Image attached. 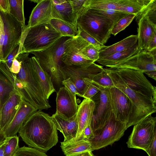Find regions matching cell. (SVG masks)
I'll return each mask as SVG.
<instances>
[{
    "label": "cell",
    "mask_w": 156,
    "mask_h": 156,
    "mask_svg": "<svg viewBox=\"0 0 156 156\" xmlns=\"http://www.w3.org/2000/svg\"><path fill=\"white\" fill-rule=\"evenodd\" d=\"M29 53H19L15 58L21 63L19 73H12L7 77L15 90L22 99L37 110L42 111L51 108L42 90L32 63Z\"/></svg>",
    "instance_id": "cell-1"
},
{
    "label": "cell",
    "mask_w": 156,
    "mask_h": 156,
    "mask_svg": "<svg viewBox=\"0 0 156 156\" xmlns=\"http://www.w3.org/2000/svg\"><path fill=\"white\" fill-rule=\"evenodd\" d=\"M18 133L30 147L45 153L58 141L57 129L51 116L41 111L33 114Z\"/></svg>",
    "instance_id": "cell-2"
},
{
    "label": "cell",
    "mask_w": 156,
    "mask_h": 156,
    "mask_svg": "<svg viewBox=\"0 0 156 156\" xmlns=\"http://www.w3.org/2000/svg\"><path fill=\"white\" fill-rule=\"evenodd\" d=\"M62 37L50 23L25 27L20 43V52L30 53L45 50Z\"/></svg>",
    "instance_id": "cell-3"
},
{
    "label": "cell",
    "mask_w": 156,
    "mask_h": 156,
    "mask_svg": "<svg viewBox=\"0 0 156 156\" xmlns=\"http://www.w3.org/2000/svg\"><path fill=\"white\" fill-rule=\"evenodd\" d=\"M116 23L111 19L89 8L77 21L80 27L101 44L106 43Z\"/></svg>",
    "instance_id": "cell-4"
},
{
    "label": "cell",
    "mask_w": 156,
    "mask_h": 156,
    "mask_svg": "<svg viewBox=\"0 0 156 156\" xmlns=\"http://www.w3.org/2000/svg\"><path fill=\"white\" fill-rule=\"evenodd\" d=\"M69 37H62L47 49L30 53L33 54L42 68L51 77L53 81L59 85L63 80L60 69L61 57L65 42Z\"/></svg>",
    "instance_id": "cell-5"
},
{
    "label": "cell",
    "mask_w": 156,
    "mask_h": 156,
    "mask_svg": "<svg viewBox=\"0 0 156 156\" xmlns=\"http://www.w3.org/2000/svg\"><path fill=\"white\" fill-rule=\"evenodd\" d=\"M104 69L111 79L115 87L124 93L132 101L136 110L137 123L156 112V104L152 99L129 88L112 68Z\"/></svg>",
    "instance_id": "cell-6"
},
{
    "label": "cell",
    "mask_w": 156,
    "mask_h": 156,
    "mask_svg": "<svg viewBox=\"0 0 156 156\" xmlns=\"http://www.w3.org/2000/svg\"><path fill=\"white\" fill-rule=\"evenodd\" d=\"M109 90L111 108L115 119L126 124L127 128L136 124V110L129 98L115 87Z\"/></svg>",
    "instance_id": "cell-7"
},
{
    "label": "cell",
    "mask_w": 156,
    "mask_h": 156,
    "mask_svg": "<svg viewBox=\"0 0 156 156\" xmlns=\"http://www.w3.org/2000/svg\"><path fill=\"white\" fill-rule=\"evenodd\" d=\"M127 129L126 124L116 120L112 114L106 124L94 132V136L88 140L91 143L93 151L98 150L119 140Z\"/></svg>",
    "instance_id": "cell-8"
},
{
    "label": "cell",
    "mask_w": 156,
    "mask_h": 156,
    "mask_svg": "<svg viewBox=\"0 0 156 156\" xmlns=\"http://www.w3.org/2000/svg\"><path fill=\"white\" fill-rule=\"evenodd\" d=\"M130 89L149 98L156 104V88L142 72L127 68H111Z\"/></svg>",
    "instance_id": "cell-9"
},
{
    "label": "cell",
    "mask_w": 156,
    "mask_h": 156,
    "mask_svg": "<svg viewBox=\"0 0 156 156\" xmlns=\"http://www.w3.org/2000/svg\"><path fill=\"white\" fill-rule=\"evenodd\" d=\"M156 133V117L150 115L134 125L126 142L129 148L145 151Z\"/></svg>",
    "instance_id": "cell-10"
},
{
    "label": "cell",
    "mask_w": 156,
    "mask_h": 156,
    "mask_svg": "<svg viewBox=\"0 0 156 156\" xmlns=\"http://www.w3.org/2000/svg\"><path fill=\"white\" fill-rule=\"evenodd\" d=\"M103 69L102 66L93 62L83 66L64 65L61 66L60 71L63 80L70 78L75 84L80 96L82 97L88 85L85 83V80H92L93 77Z\"/></svg>",
    "instance_id": "cell-11"
},
{
    "label": "cell",
    "mask_w": 156,
    "mask_h": 156,
    "mask_svg": "<svg viewBox=\"0 0 156 156\" xmlns=\"http://www.w3.org/2000/svg\"><path fill=\"white\" fill-rule=\"evenodd\" d=\"M110 68H127L140 71L156 79V49L149 52L142 50L137 54Z\"/></svg>",
    "instance_id": "cell-12"
},
{
    "label": "cell",
    "mask_w": 156,
    "mask_h": 156,
    "mask_svg": "<svg viewBox=\"0 0 156 156\" xmlns=\"http://www.w3.org/2000/svg\"><path fill=\"white\" fill-rule=\"evenodd\" d=\"M90 99L94 104L90 123L94 132L101 129L108 122L113 114L109 88H102Z\"/></svg>",
    "instance_id": "cell-13"
},
{
    "label": "cell",
    "mask_w": 156,
    "mask_h": 156,
    "mask_svg": "<svg viewBox=\"0 0 156 156\" xmlns=\"http://www.w3.org/2000/svg\"><path fill=\"white\" fill-rule=\"evenodd\" d=\"M4 26L3 62L14 47L20 44L24 30L21 24L9 13L0 11Z\"/></svg>",
    "instance_id": "cell-14"
},
{
    "label": "cell",
    "mask_w": 156,
    "mask_h": 156,
    "mask_svg": "<svg viewBox=\"0 0 156 156\" xmlns=\"http://www.w3.org/2000/svg\"><path fill=\"white\" fill-rule=\"evenodd\" d=\"M89 44L77 35L66 41L61 61L65 65L83 66L94 62L84 58L81 54L83 49Z\"/></svg>",
    "instance_id": "cell-15"
},
{
    "label": "cell",
    "mask_w": 156,
    "mask_h": 156,
    "mask_svg": "<svg viewBox=\"0 0 156 156\" xmlns=\"http://www.w3.org/2000/svg\"><path fill=\"white\" fill-rule=\"evenodd\" d=\"M56 110L55 113L69 119L75 115L78 109L76 95L70 93L65 87L60 88L57 93Z\"/></svg>",
    "instance_id": "cell-16"
},
{
    "label": "cell",
    "mask_w": 156,
    "mask_h": 156,
    "mask_svg": "<svg viewBox=\"0 0 156 156\" xmlns=\"http://www.w3.org/2000/svg\"><path fill=\"white\" fill-rule=\"evenodd\" d=\"M23 99L20 95L15 91L2 105L0 110V135L3 133L14 119Z\"/></svg>",
    "instance_id": "cell-17"
},
{
    "label": "cell",
    "mask_w": 156,
    "mask_h": 156,
    "mask_svg": "<svg viewBox=\"0 0 156 156\" xmlns=\"http://www.w3.org/2000/svg\"><path fill=\"white\" fill-rule=\"evenodd\" d=\"M38 110L23 100L14 119L4 131L6 137L16 135L20 129L34 113Z\"/></svg>",
    "instance_id": "cell-18"
},
{
    "label": "cell",
    "mask_w": 156,
    "mask_h": 156,
    "mask_svg": "<svg viewBox=\"0 0 156 156\" xmlns=\"http://www.w3.org/2000/svg\"><path fill=\"white\" fill-rule=\"evenodd\" d=\"M52 0H40L32 10L26 27L50 23L52 19Z\"/></svg>",
    "instance_id": "cell-19"
},
{
    "label": "cell",
    "mask_w": 156,
    "mask_h": 156,
    "mask_svg": "<svg viewBox=\"0 0 156 156\" xmlns=\"http://www.w3.org/2000/svg\"><path fill=\"white\" fill-rule=\"evenodd\" d=\"M94 107V102L89 99L84 98L78 105L76 113L78 129L75 137L71 139L73 140L77 141L87 125L91 123Z\"/></svg>",
    "instance_id": "cell-20"
},
{
    "label": "cell",
    "mask_w": 156,
    "mask_h": 156,
    "mask_svg": "<svg viewBox=\"0 0 156 156\" xmlns=\"http://www.w3.org/2000/svg\"><path fill=\"white\" fill-rule=\"evenodd\" d=\"M51 17L77 28L69 0H52Z\"/></svg>",
    "instance_id": "cell-21"
},
{
    "label": "cell",
    "mask_w": 156,
    "mask_h": 156,
    "mask_svg": "<svg viewBox=\"0 0 156 156\" xmlns=\"http://www.w3.org/2000/svg\"><path fill=\"white\" fill-rule=\"evenodd\" d=\"M51 117L57 129L63 134L64 137V142L75 137L78 129L76 114L69 119H65L56 113Z\"/></svg>",
    "instance_id": "cell-22"
},
{
    "label": "cell",
    "mask_w": 156,
    "mask_h": 156,
    "mask_svg": "<svg viewBox=\"0 0 156 156\" xmlns=\"http://www.w3.org/2000/svg\"><path fill=\"white\" fill-rule=\"evenodd\" d=\"M138 24L137 45L141 50H145L148 41L156 32V24L145 16L136 19Z\"/></svg>",
    "instance_id": "cell-23"
},
{
    "label": "cell",
    "mask_w": 156,
    "mask_h": 156,
    "mask_svg": "<svg viewBox=\"0 0 156 156\" xmlns=\"http://www.w3.org/2000/svg\"><path fill=\"white\" fill-rule=\"evenodd\" d=\"M31 58L39 83L46 99L48 100L51 95L55 91L51 77L42 68L34 56L32 57Z\"/></svg>",
    "instance_id": "cell-24"
},
{
    "label": "cell",
    "mask_w": 156,
    "mask_h": 156,
    "mask_svg": "<svg viewBox=\"0 0 156 156\" xmlns=\"http://www.w3.org/2000/svg\"><path fill=\"white\" fill-rule=\"evenodd\" d=\"M61 147L66 156H81L86 152L93 151L90 143L84 140L63 141L61 142Z\"/></svg>",
    "instance_id": "cell-25"
},
{
    "label": "cell",
    "mask_w": 156,
    "mask_h": 156,
    "mask_svg": "<svg viewBox=\"0 0 156 156\" xmlns=\"http://www.w3.org/2000/svg\"><path fill=\"white\" fill-rule=\"evenodd\" d=\"M141 50L138 48L137 43L130 48L125 51L99 58L96 62L103 66L108 67L127 59L137 54Z\"/></svg>",
    "instance_id": "cell-26"
},
{
    "label": "cell",
    "mask_w": 156,
    "mask_h": 156,
    "mask_svg": "<svg viewBox=\"0 0 156 156\" xmlns=\"http://www.w3.org/2000/svg\"><path fill=\"white\" fill-rule=\"evenodd\" d=\"M137 41V35L129 36L115 44L106 46L101 49L99 54V58L128 49L136 44Z\"/></svg>",
    "instance_id": "cell-27"
},
{
    "label": "cell",
    "mask_w": 156,
    "mask_h": 156,
    "mask_svg": "<svg viewBox=\"0 0 156 156\" xmlns=\"http://www.w3.org/2000/svg\"><path fill=\"white\" fill-rule=\"evenodd\" d=\"M128 0H87L88 8L97 9H111L119 11Z\"/></svg>",
    "instance_id": "cell-28"
},
{
    "label": "cell",
    "mask_w": 156,
    "mask_h": 156,
    "mask_svg": "<svg viewBox=\"0 0 156 156\" xmlns=\"http://www.w3.org/2000/svg\"><path fill=\"white\" fill-rule=\"evenodd\" d=\"M50 24L62 37H72L78 34L77 28L62 20L52 19Z\"/></svg>",
    "instance_id": "cell-29"
},
{
    "label": "cell",
    "mask_w": 156,
    "mask_h": 156,
    "mask_svg": "<svg viewBox=\"0 0 156 156\" xmlns=\"http://www.w3.org/2000/svg\"><path fill=\"white\" fill-rule=\"evenodd\" d=\"M9 13L12 16L22 25L24 29L26 27L24 13L23 0H9Z\"/></svg>",
    "instance_id": "cell-30"
},
{
    "label": "cell",
    "mask_w": 156,
    "mask_h": 156,
    "mask_svg": "<svg viewBox=\"0 0 156 156\" xmlns=\"http://www.w3.org/2000/svg\"><path fill=\"white\" fill-rule=\"evenodd\" d=\"M150 1L151 0H128L127 3L121 7L119 11L129 14H134L136 16Z\"/></svg>",
    "instance_id": "cell-31"
},
{
    "label": "cell",
    "mask_w": 156,
    "mask_h": 156,
    "mask_svg": "<svg viewBox=\"0 0 156 156\" xmlns=\"http://www.w3.org/2000/svg\"><path fill=\"white\" fill-rule=\"evenodd\" d=\"M15 91L7 78L0 70V105L1 108Z\"/></svg>",
    "instance_id": "cell-32"
},
{
    "label": "cell",
    "mask_w": 156,
    "mask_h": 156,
    "mask_svg": "<svg viewBox=\"0 0 156 156\" xmlns=\"http://www.w3.org/2000/svg\"><path fill=\"white\" fill-rule=\"evenodd\" d=\"M74 18L77 23L78 20L89 8L87 7V0H69Z\"/></svg>",
    "instance_id": "cell-33"
},
{
    "label": "cell",
    "mask_w": 156,
    "mask_h": 156,
    "mask_svg": "<svg viewBox=\"0 0 156 156\" xmlns=\"http://www.w3.org/2000/svg\"><path fill=\"white\" fill-rule=\"evenodd\" d=\"M92 80L103 88H110L115 87L111 79L104 68L102 71L95 75Z\"/></svg>",
    "instance_id": "cell-34"
},
{
    "label": "cell",
    "mask_w": 156,
    "mask_h": 156,
    "mask_svg": "<svg viewBox=\"0 0 156 156\" xmlns=\"http://www.w3.org/2000/svg\"><path fill=\"white\" fill-rule=\"evenodd\" d=\"M145 16L154 24H156V0H151L148 5L136 17V19Z\"/></svg>",
    "instance_id": "cell-35"
},
{
    "label": "cell",
    "mask_w": 156,
    "mask_h": 156,
    "mask_svg": "<svg viewBox=\"0 0 156 156\" xmlns=\"http://www.w3.org/2000/svg\"><path fill=\"white\" fill-rule=\"evenodd\" d=\"M101 49L98 47L89 44L83 49L81 54L85 58L94 62L99 58V54Z\"/></svg>",
    "instance_id": "cell-36"
},
{
    "label": "cell",
    "mask_w": 156,
    "mask_h": 156,
    "mask_svg": "<svg viewBox=\"0 0 156 156\" xmlns=\"http://www.w3.org/2000/svg\"><path fill=\"white\" fill-rule=\"evenodd\" d=\"M135 16L134 14H129L122 18L114 26L111 31V34L115 36L124 30L130 24Z\"/></svg>",
    "instance_id": "cell-37"
},
{
    "label": "cell",
    "mask_w": 156,
    "mask_h": 156,
    "mask_svg": "<svg viewBox=\"0 0 156 156\" xmlns=\"http://www.w3.org/2000/svg\"><path fill=\"white\" fill-rule=\"evenodd\" d=\"M5 146L4 156H13L19 148V137L17 135L7 137Z\"/></svg>",
    "instance_id": "cell-38"
},
{
    "label": "cell",
    "mask_w": 156,
    "mask_h": 156,
    "mask_svg": "<svg viewBox=\"0 0 156 156\" xmlns=\"http://www.w3.org/2000/svg\"><path fill=\"white\" fill-rule=\"evenodd\" d=\"M13 156H48L45 153L25 146L19 148Z\"/></svg>",
    "instance_id": "cell-39"
},
{
    "label": "cell",
    "mask_w": 156,
    "mask_h": 156,
    "mask_svg": "<svg viewBox=\"0 0 156 156\" xmlns=\"http://www.w3.org/2000/svg\"><path fill=\"white\" fill-rule=\"evenodd\" d=\"M93 9L104 16L111 19L116 23L122 18L129 14L117 10Z\"/></svg>",
    "instance_id": "cell-40"
},
{
    "label": "cell",
    "mask_w": 156,
    "mask_h": 156,
    "mask_svg": "<svg viewBox=\"0 0 156 156\" xmlns=\"http://www.w3.org/2000/svg\"><path fill=\"white\" fill-rule=\"evenodd\" d=\"M103 88L92 80L87 86L82 97L90 99Z\"/></svg>",
    "instance_id": "cell-41"
},
{
    "label": "cell",
    "mask_w": 156,
    "mask_h": 156,
    "mask_svg": "<svg viewBox=\"0 0 156 156\" xmlns=\"http://www.w3.org/2000/svg\"><path fill=\"white\" fill-rule=\"evenodd\" d=\"M77 27L78 32L77 35L89 44L98 47L101 49L106 46L105 45L100 43L90 34L83 30L80 27L78 26H77Z\"/></svg>",
    "instance_id": "cell-42"
},
{
    "label": "cell",
    "mask_w": 156,
    "mask_h": 156,
    "mask_svg": "<svg viewBox=\"0 0 156 156\" xmlns=\"http://www.w3.org/2000/svg\"><path fill=\"white\" fill-rule=\"evenodd\" d=\"M20 44L15 46L3 62L6 67L10 69L13 60L18 53L19 50L21 51Z\"/></svg>",
    "instance_id": "cell-43"
},
{
    "label": "cell",
    "mask_w": 156,
    "mask_h": 156,
    "mask_svg": "<svg viewBox=\"0 0 156 156\" xmlns=\"http://www.w3.org/2000/svg\"><path fill=\"white\" fill-rule=\"evenodd\" d=\"M62 83L72 94L80 96L75 84L70 78L63 80L62 82Z\"/></svg>",
    "instance_id": "cell-44"
},
{
    "label": "cell",
    "mask_w": 156,
    "mask_h": 156,
    "mask_svg": "<svg viewBox=\"0 0 156 156\" xmlns=\"http://www.w3.org/2000/svg\"><path fill=\"white\" fill-rule=\"evenodd\" d=\"M4 41V26L0 14V60L3 61V48Z\"/></svg>",
    "instance_id": "cell-45"
},
{
    "label": "cell",
    "mask_w": 156,
    "mask_h": 156,
    "mask_svg": "<svg viewBox=\"0 0 156 156\" xmlns=\"http://www.w3.org/2000/svg\"><path fill=\"white\" fill-rule=\"evenodd\" d=\"M93 136L94 133L90 126V124L89 123L84 128L81 136L76 141L82 140H88Z\"/></svg>",
    "instance_id": "cell-46"
},
{
    "label": "cell",
    "mask_w": 156,
    "mask_h": 156,
    "mask_svg": "<svg viewBox=\"0 0 156 156\" xmlns=\"http://www.w3.org/2000/svg\"><path fill=\"white\" fill-rule=\"evenodd\" d=\"M145 151L149 156H156V133L148 147Z\"/></svg>",
    "instance_id": "cell-47"
},
{
    "label": "cell",
    "mask_w": 156,
    "mask_h": 156,
    "mask_svg": "<svg viewBox=\"0 0 156 156\" xmlns=\"http://www.w3.org/2000/svg\"><path fill=\"white\" fill-rule=\"evenodd\" d=\"M156 49V32H154L148 41L145 50L150 52Z\"/></svg>",
    "instance_id": "cell-48"
},
{
    "label": "cell",
    "mask_w": 156,
    "mask_h": 156,
    "mask_svg": "<svg viewBox=\"0 0 156 156\" xmlns=\"http://www.w3.org/2000/svg\"><path fill=\"white\" fill-rule=\"evenodd\" d=\"M21 67L20 62L15 57L13 60L10 70L13 73L16 74L20 72Z\"/></svg>",
    "instance_id": "cell-49"
},
{
    "label": "cell",
    "mask_w": 156,
    "mask_h": 156,
    "mask_svg": "<svg viewBox=\"0 0 156 156\" xmlns=\"http://www.w3.org/2000/svg\"><path fill=\"white\" fill-rule=\"evenodd\" d=\"M9 0H0V11L9 13Z\"/></svg>",
    "instance_id": "cell-50"
},
{
    "label": "cell",
    "mask_w": 156,
    "mask_h": 156,
    "mask_svg": "<svg viewBox=\"0 0 156 156\" xmlns=\"http://www.w3.org/2000/svg\"><path fill=\"white\" fill-rule=\"evenodd\" d=\"M6 140L4 142L0 145V156H4V149Z\"/></svg>",
    "instance_id": "cell-51"
},
{
    "label": "cell",
    "mask_w": 156,
    "mask_h": 156,
    "mask_svg": "<svg viewBox=\"0 0 156 156\" xmlns=\"http://www.w3.org/2000/svg\"><path fill=\"white\" fill-rule=\"evenodd\" d=\"M6 139L7 137H6L3 134L0 135V145L4 142Z\"/></svg>",
    "instance_id": "cell-52"
},
{
    "label": "cell",
    "mask_w": 156,
    "mask_h": 156,
    "mask_svg": "<svg viewBox=\"0 0 156 156\" xmlns=\"http://www.w3.org/2000/svg\"><path fill=\"white\" fill-rule=\"evenodd\" d=\"M81 156H94L92 151H88L83 154Z\"/></svg>",
    "instance_id": "cell-53"
},
{
    "label": "cell",
    "mask_w": 156,
    "mask_h": 156,
    "mask_svg": "<svg viewBox=\"0 0 156 156\" xmlns=\"http://www.w3.org/2000/svg\"><path fill=\"white\" fill-rule=\"evenodd\" d=\"M40 0H30V1L31 2H34L37 3L40 1Z\"/></svg>",
    "instance_id": "cell-54"
},
{
    "label": "cell",
    "mask_w": 156,
    "mask_h": 156,
    "mask_svg": "<svg viewBox=\"0 0 156 156\" xmlns=\"http://www.w3.org/2000/svg\"><path fill=\"white\" fill-rule=\"evenodd\" d=\"M1 108L0 105V109H1Z\"/></svg>",
    "instance_id": "cell-55"
},
{
    "label": "cell",
    "mask_w": 156,
    "mask_h": 156,
    "mask_svg": "<svg viewBox=\"0 0 156 156\" xmlns=\"http://www.w3.org/2000/svg\"><path fill=\"white\" fill-rule=\"evenodd\" d=\"M0 62H1V61L0 60Z\"/></svg>",
    "instance_id": "cell-56"
}]
</instances>
